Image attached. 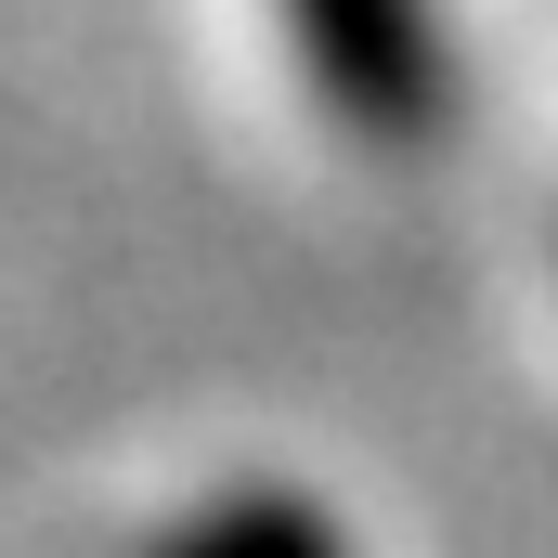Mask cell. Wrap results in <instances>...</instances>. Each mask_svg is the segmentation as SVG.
Masks as SVG:
<instances>
[{"label":"cell","instance_id":"obj_1","mask_svg":"<svg viewBox=\"0 0 558 558\" xmlns=\"http://www.w3.org/2000/svg\"><path fill=\"white\" fill-rule=\"evenodd\" d=\"M286 52L312 78V105L351 143H428L454 105V39H441V0H274Z\"/></svg>","mask_w":558,"mask_h":558},{"label":"cell","instance_id":"obj_2","mask_svg":"<svg viewBox=\"0 0 558 558\" xmlns=\"http://www.w3.org/2000/svg\"><path fill=\"white\" fill-rule=\"evenodd\" d=\"M156 558H351V520L325 494H299V481H234L195 520H169Z\"/></svg>","mask_w":558,"mask_h":558}]
</instances>
